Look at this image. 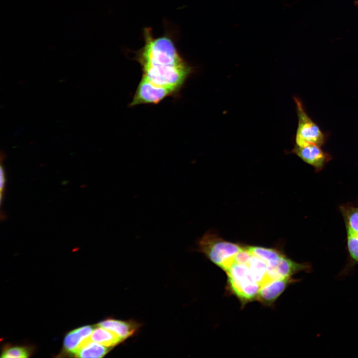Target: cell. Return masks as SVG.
<instances>
[{
    "instance_id": "8992f818",
    "label": "cell",
    "mask_w": 358,
    "mask_h": 358,
    "mask_svg": "<svg viewBox=\"0 0 358 358\" xmlns=\"http://www.w3.org/2000/svg\"><path fill=\"white\" fill-rule=\"evenodd\" d=\"M178 91L152 83L142 76L129 106L142 104H157L166 97L176 95Z\"/></svg>"
},
{
    "instance_id": "5bb4252c",
    "label": "cell",
    "mask_w": 358,
    "mask_h": 358,
    "mask_svg": "<svg viewBox=\"0 0 358 358\" xmlns=\"http://www.w3.org/2000/svg\"><path fill=\"white\" fill-rule=\"evenodd\" d=\"M247 264L254 278L261 286L272 280L268 275L267 264L260 258L251 254Z\"/></svg>"
},
{
    "instance_id": "8fae6325",
    "label": "cell",
    "mask_w": 358,
    "mask_h": 358,
    "mask_svg": "<svg viewBox=\"0 0 358 358\" xmlns=\"http://www.w3.org/2000/svg\"><path fill=\"white\" fill-rule=\"evenodd\" d=\"M93 330L91 326H85L69 332L64 340V350L68 353L75 354L84 341L89 337Z\"/></svg>"
},
{
    "instance_id": "ac0fdd59",
    "label": "cell",
    "mask_w": 358,
    "mask_h": 358,
    "mask_svg": "<svg viewBox=\"0 0 358 358\" xmlns=\"http://www.w3.org/2000/svg\"><path fill=\"white\" fill-rule=\"evenodd\" d=\"M5 180V175H4V170H3V168L2 166V165H1V166H0V181L1 194L2 193L1 192L2 191V189L4 186Z\"/></svg>"
},
{
    "instance_id": "3957f363",
    "label": "cell",
    "mask_w": 358,
    "mask_h": 358,
    "mask_svg": "<svg viewBox=\"0 0 358 358\" xmlns=\"http://www.w3.org/2000/svg\"><path fill=\"white\" fill-rule=\"evenodd\" d=\"M226 272L230 291L242 305L257 299L261 286L254 278L248 264L234 263Z\"/></svg>"
},
{
    "instance_id": "52a82bcc",
    "label": "cell",
    "mask_w": 358,
    "mask_h": 358,
    "mask_svg": "<svg viewBox=\"0 0 358 358\" xmlns=\"http://www.w3.org/2000/svg\"><path fill=\"white\" fill-rule=\"evenodd\" d=\"M291 153L313 167L317 173L323 170L332 159L331 154L324 151L321 146L316 144H309L302 147L294 145Z\"/></svg>"
},
{
    "instance_id": "4fadbf2b",
    "label": "cell",
    "mask_w": 358,
    "mask_h": 358,
    "mask_svg": "<svg viewBox=\"0 0 358 358\" xmlns=\"http://www.w3.org/2000/svg\"><path fill=\"white\" fill-rule=\"evenodd\" d=\"M248 248L252 254L260 258L267 264L268 269L274 268L284 255L275 249L259 246H250Z\"/></svg>"
},
{
    "instance_id": "2e32d148",
    "label": "cell",
    "mask_w": 358,
    "mask_h": 358,
    "mask_svg": "<svg viewBox=\"0 0 358 358\" xmlns=\"http://www.w3.org/2000/svg\"><path fill=\"white\" fill-rule=\"evenodd\" d=\"M30 354V350L24 346L7 347L4 349L1 358H25Z\"/></svg>"
},
{
    "instance_id": "9a60e30c",
    "label": "cell",
    "mask_w": 358,
    "mask_h": 358,
    "mask_svg": "<svg viewBox=\"0 0 358 358\" xmlns=\"http://www.w3.org/2000/svg\"><path fill=\"white\" fill-rule=\"evenodd\" d=\"M89 338L91 341L110 348L124 341L114 332L100 326L93 329Z\"/></svg>"
},
{
    "instance_id": "5b68a950",
    "label": "cell",
    "mask_w": 358,
    "mask_h": 358,
    "mask_svg": "<svg viewBox=\"0 0 358 358\" xmlns=\"http://www.w3.org/2000/svg\"><path fill=\"white\" fill-rule=\"evenodd\" d=\"M298 118V125L295 135V145L304 146L309 144L323 146L328 137L309 116L304 105L297 97H293Z\"/></svg>"
},
{
    "instance_id": "277c9868",
    "label": "cell",
    "mask_w": 358,
    "mask_h": 358,
    "mask_svg": "<svg viewBox=\"0 0 358 358\" xmlns=\"http://www.w3.org/2000/svg\"><path fill=\"white\" fill-rule=\"evenodd\" d=\"M346 232L347 263L340 275H345L358 265V200L342 204L339 206Z\"/></svg>"
},
{
    "instance_id": "e0dca14e",
    "label": "cell",
    "mask_w": 358,
    "mask_h": 358,
    "mask_svg": "<svg viewBox=\"0 0 358 358\" xmlns=\"http://www.w3.org/2000/svg\"><path fill=\"white\" fill-rule=\"evenodd\" d=\"M251 254L248 247L244 248L236 255L234 263L241 264H247Z\"/></svg>"
},
{
    "instance_id": "d6986e66",
    "label": "cell",
    "mask_w": 358,
    "mask_h": 358,
    "mask_svg": "<svg viewBox=\"0 0 358 358\" xmlns=\"http://www.w3.org/2000/svg\"><path fill=\"white\" fill-rule=\"evenodd\" d=\"M354 4L355 5L358 6V0H355Z\"/></svg>"
},
{
    "instance_id": "9c48e42d",
    "label": "cell",
    "mask_w": 358,
    "mask_h": 358,
    "mask_svg": "<svg viewBox=\"0 0 358 358\" xmlns=\"http://www.w3.org/2000/svg\"><path fill=\"white\" fill-rule=\"evenodd\" d=\"M298 280L293 277L272 280L261 287L257 300L271 306L288 286Z\"/></svg>"
},
{
    "instance_id": "6da1fadb",
    "label": "cell",
    "mask_w": 358,
    "mask_h": 358,
    "mask_svg": "<svg viewBox=\"0 0 358 358\" xmlns=\"http://www.w3.org/2000/svg\"><path fill=\"white\" fill-rule=\"evenodd\" d=\"M143 46L134 52V59L140 65L143 76L152 83L176 87L186 80L193 67L181 55L175 32L167 29L155 37L151 27L143 29Z\"/></svg>"
},
{
    "instance_id": "ba28073f",
    "label": "cell",
    "mask_w": 358,
    "mask_h": 358,
    "mask_svg": "<svg viewBox=\"0 0 358 358\" xmlns=\"http://www.w3.org/2000/svg\"><path fill=\"white\" fill-rule=\"evenodd\" d=\"M312 270L310 263H297L284 255L274 268L268 269V272L271 279L273 280L293 277L299 272H310Z\"/></svg>"
},
{
    "instance_id": "7a4b0ae2",
    "label": "cell",
    "mask_w": 358,
    "mask_h": 358,
    "mask_svg": "<svg viewBox=\"0 0 358 358\" xmlns=\"http://www.w3.org/2000/svg\"><path fill=\"white\" fill-rule=\"evenodd\" d=\"M196 245L197 251L225 271L234 263L236 255L244 248L239 244L224 240L211 231L200 238Z\"/></svg>"
},
{
    "instance_id": "7c38bea8",
    "label": "cell",
    "mask_w": 358,
    "mask_h": 358,
    "mask_svg": "<svg viewBox=\"0 0 358 358\" xmlns=\"http://www.w3.org/2000/svg\"><path fill=\"white\" fill-rule=\"evenodd\" d=\"M89 337L85 339L75 354L77 358H102L111 350L106 347L90 340Z\"/></svg>"
},
{
    "instance_id": "30bf717a",
    "label": "cell",
    "mask_w": 358,
    "mask_h": 358,
    "mask_svg": "<svg viewBox=\"0 0 358 358\" xmlns=\"http://www.w3.org/2000/svg\"><path fill=\"white\" fill-rule=\"evenodd\" d=\"M97 325L114 332L124 340L134 335L140 327V324L133 320H121L113 318L104 320Z\"/></svg>"
}]
</instances>
